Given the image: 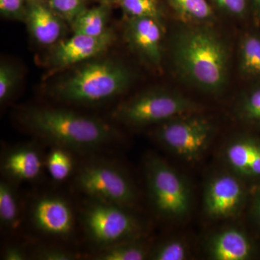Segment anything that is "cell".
<instances>
[{
    "label": "cell",
    "mask_w": 260,
    "mask_h": 260,
    "mask_svg": "<svg viewBox=\"0 0 260 260\" xmlns=\"http://www.w3.org/2000/svg\"><path fill=\"white\" fill-rule=\"evenodd\" d=\"M171 54L177 74L191 86L210 94L222 93L226 88L229 49L209 25L191 24L178 29Z\"/></svg>",
    "instance_id": "6da1fadb"
},
{
    "label": "cell",
    "mask_w": 260,
    "mask_h": 260,
    "mask_svg": "<svg viewBox=\"0 0 260 260\" xmlns=\"http://www.w3.org/2000/svg\"><path fill=\"white\" fill-rule=\"evenodd\" d=\"M215 134L212 121L194 113L155 125L151 135L168 151L186 161L194 162L206 153Z\"/></svg>",
    "instance_id": "ba28073f"
},
{
    "label": "cell",
    "mask_w": 260,
    "mask_h": 260,
    "mask_svg": "<svg viewBox=\"0 0 260 260\" xmlns=\"http://www.w3.org/2000/svg\"><path fill=\"white\" fill-rule=\"evenodd\" d=\"M73 152L60 147H53L45 160L48 172L56 181H62L71 175L75 162Z\"/></svg>",
    "instance_id": "603a6c76"
},
{
    "label": "cell",
    "mask_w": 260,
    "mask_h": 260,
    "mask_svg": "<svg viewBox=\"0 0 260 260\" xmlns=\"http://www.w3.org/2000/svg\"><path fill=\"white\" fill-rule=\"evenodd\" d=\"M125 37L130 48L142 60L153 68L161 65L164 37L161 19L127 18Z\"/></svg>",
    "instance_id": "8fae6325"
},
{
    "label": "cell",
    "mask_w": 260,
    "mask_h": 260,
    "mask_svg": "<svg viewBox=\"0 0 260 260\" xmlns=\"http://www.w3.org/2000/svg\"><path fill=\"white\" fill-rule=\"evenodd\" d=\"M47 4L58 16L70 25L87 10L85 0H49Z\"/></svg>",
    "instance_id": "484cf974"
},
{
    "label": "cell",
    "mask_w": 260,
    "mask_h": 260,
    "mask_svg": "<svg viewBox=\"0 0 260 260\" xmlns=\"http://www.w3.org/2000/svg\"><path fill=\"white\" fill-rule=\"evenodd\" d=\"M127 18H155L161 19L162 12L158 0H117Z\"/></svg>",
    "instance_id": "cb8c5ba5"
},
{
    "label": "cell",
    "mask_w": 260,
    "mask_h": 260,
    "mask_svg": "<svg viewBox=\"0 0 260 260\" xmlns=\"http://www.w3.org/2000/svg\"><path fill=\"white\" fill-rule=\"evenodd\" d=\"M20 77V71L14 64L3 62L0 65V102L2 104L13 96Z\"/></svg>",
    "instance_id": "4316f807"
},
{
    "label": "cell",
    "mask_w": 260,
    "mask_h": 260,
    "mask_svg": "<svg viewBox=\"0 0 260 260\" xmlns=\"http://www.w3.org/2000/svg\"><path fill=\"white\" fill-rule=\"evenodd\" d=\"M223 158L233 174L246 183L260 185V137L243 133L225 145Z\"/></svg>",
    "instance_id": "4fadbf2b"
},
{
    "label": "cell",
    "mask_w": 260,
    "mask_h": 260,
    "mask_svg": "<svg viewBox=\"0 0 260 260\" xmlns=\"http://www.w3.org/2000/svg\"><path fill=\"white\" fill-rule=\"evenodd\" d=\"M2 259L4 260H25L28 259L27 251L17 244H9L3 250Z\"/></svg>",
    "instance_id": "4dcf8cb0"
},
{
    "label": "cell",
    "mask_w": 260,
    "mask_h": 260,
    "mask_svg": "<svg viewBox=\"0 0 260 260\" xmlns=\"http://www.w3.org/2000/svg\"><path fill=\"white\" fill-rule=\"evenodd\" d=\"M237 114L246 125L260 129V84L243 93L237 103Z\"/></svg>",
    "instance_id": "7402d4cb"
},
{
    "label": "cell",
    "mask_w": 260,
    "mask_h": 260,
    "mask_svg": "<svg viewBox=\"0 0 260 260\" xmlns=\"http://www.w3.org/2000/svg\"><path fill=\"white\" fill-rule=\"evenodd\" d=\"M249 200L246 182L232 172L220 173L210 178L203 192V210L211 220L237 216Z\"/></svg>",
    "instance_id": "9c48e42d"
},
{
    "label": "cell",
    "mask_w": 260,
    "mask_h": 260,
    "mask_svg": "<svg viewBox=\"0 0 260 260\" xmlns=\"http://www.w3.org/2000/svg\"><path fill=\"white\" fill-rule=\"evenodd\" d=\"M20 120L37 138L72 152L94 151L119 138L117 130L107 121L68 109L30 108Z\"/></svg>",
    "instance_id": "7a4b0ae2"
},
{
    "label": "cell",
    "mask_w": 260,
    "mask_h": 260,
    "mask_svg": "<svg viewBox=\"0 0 260 260\" xmlns=\"http://www.w3.org/2000/svg\"><path fill=\"white\" fill-rule=\"evenodd\" d=\"M93 1L97 3L98 4H106L112 6V5L116 4L117 0H93Z\"/></svg>",
    "instance_id": "836d02e7"
},
{
    "label": "cell",
    "mask_w": 260,
    "mask_h": 260,
    "mask_svg": "<svg viewBox=\"0 0 260 260\" xmlns=\"http://www.w3.org/2000/svg\"><path fill=\"white\" fill-rule=\"evenodd\" d=\"M141 238L129 239L101 249L95 259L99 260H144L150 249Z\"/></svg>",
    "instance_id": "ffe728a7"
},
{
    "label": "cell",
    "mask_w": 260,
    "mask_h": 260,
    "mask_svg": "<svg viewBox=\"0 0 260 260\" xmlns=\"http://www.w3.org/2000/svg\"><path fill=\"white\" fill-rule=\"evenodd\" d=\"M176 14L186 23L209 25L215 21V15L208 0H168Z\"/></svg>",
    "instance_id": "d6986e66"
},
{
    "label": "cell",
    "mask_w": 260,
    "mask_h": 260,
    "mask_svg": "<svg viewBox=\"0 0 260 260\" xmlns=\"http://www.w3.org/2000/svg\"><path fill=\"white\" fill-rule=\"evenodd\" d=\"M196 102L179 92L164 88L142 91L112 111L111 118L133 127L158 125L160 123L199 110Z\"/></svg>",
    "instance_id": "5b68a950"
},
{
    "label": "cell",
    "mask_w": 260,
    "mask_h": 260,
    "mask_svg": "<svg viewBox=\"0 0 260 260\" xmlns=\"http://www.w3.org/2000/svg\"><path fill=\"white\" fill-rule=\"evenodd\" d=\"M30 217L35 229L49 237H68L74 230L73 208L61 197L47 195L39 198L32 205Z\"/></svg>",
    "instance_id": "7c38bea8"
},
{
    "label": "cell",
    "mask_w": 260,
    "mask_h": 260,
    "mask_svg": "<svg viewBox=\"0 0 260 260\" xmlns=\"http://www.w3.org/2000/svg\"><path fill=\"white\" fill-rule=\"evenodd\" d=\"M251 13L256 24H260V0H251Z\"/></svg>",
    "instance_id": "d6a6232c"
},
{
    "label": "cell",
    "mask_w": 260,
    "mask_h": 260,
    "mask_svg": "<svg viewBox=\"0 0 260 260\" xmlns=\"http://www.w3.org/2000/svg\"><path fill=\"white\" fill-rule=\"evenodd\" d=\"M143 171L149 201L159 218L182 220L192 208V192L186 178L164 158L147 155Z\"/></svg>",
    "instance_id": "277c9868"
},
{
    "label": "cell",
    "mask_w": 260,
    "mask_h": 260,
    "mask_svg": "<svg viewBox=\"0 0 260 260\" xmlns=\"http://www.w3.org/2000/svg\"><path fill=\"white\" fill-rule=\"evenodd\" d=\"M42 158L38 149L23 145L10 149L2 158L1 170L5 179L13 184L34 180L42 170Z\"/></svg>",
    "instance_id": "2e32d148"
},
{
    "label": "cell",
    "mask_w": 260,
    "mask_h": 260,
    "mask_svg": "<svg viewBox=\"0 0 260 260\" xmlns=\"http://www.w3.org/2000/svg\"><path fill=\"white\" fill-rule=\"evenodd\" d=\"M20 218V203L15 184L5 179L0 182V223L8 230H14Z\"/></svg>",
    "instance_id": "44dd1931"
},
{
    "label": "cell",
    "mask_w": 260,
    "mask_h": 260,
    "mask_svg": "<svg viewBox=\"0 0 260 260\" xmlns=\"http://www.w3.org/2000/svg\"><path fill=\"white\" fill-rule=\"evenodd\" d=\"M34 1L43 2V3H48L49 0H34Z\"/></svg>",
    "instance_id": "e575fe53"
},
{
    "label": "cell",
    "mask_w": 260,
    "mask_h": 260,
    "mask_svg": "<svg viewBox=\"0 0 260 260\" xmlns=\"http://www.w3.org/2000/svg\"><path fill=\"white\" fill-rule=\"evenodd\" d=\"M75 184L90 199L109 202L133 210L138 201L135 184L114 162L92 160L84 162L75 175Z\"/></svg>",
    "instance_id": "52a82bcc"
},
{
    "label": "cell",
    "mask_w": 260,
    "mask_h": 260,
    "mask_svg": "<svg viewBox=\"0 0 260 260\" xmlns=\"http://www.w3.org/2000/svg\"><path fill=\"white\" fill-rule=\"evenodd\" d=\"M249 213L251 221L260 234V185L251 198Z\"/></svg>",
    "instance_id": "1f68e13d"
},
{
    "label": "cell",
    "mask_w": 260,
    "mask_h": 260,
    "mask_svg": "<svg viewBox=\"0 0 260 260\" xmlns=\"http://www.w3.org/2000/svg\"><path fill=\"white\" fill-rule=\"evenodd\" d=\"M115 36L112 30L101 37L73 34L69 39L58 43L51 54L50 65L54 70H63L83 64L107 50Z\"/></svg>",
    "instance_id": "30bf717a"
},
{
    "label": "cell",
    "mask_w": 260,
    "mask_h": 260,
    "mask_svg": "<svg viewBox=\"0 0 260 260\" xmlns=\"http://www.w3.org/2000/svg\"><path fill=\"white\" fill-rule=\"evenodd\" d=\"M89 200L82 219L89 239L100 249L143 237L144 225L133 210L109 202Z\"/></svg>",
    "instance_id": "8992f818"
},
{
    "label": "cell",
    "mask_w": 260,
    "mask_h": 260,
    "mask_svg": "<svg viewBox=\"0 0 260 260\" xmlns=\"http://www.w3.org/2000/svg\"><path fill=\"white\" fill-rule=\"evenodd\" d=\"M189 253L185 242L179 239H171L150 249L149 258L153 260H185L189 257Z\"/></svg>",
    "instance_id": "d4e9b609"
},
{
    "label": "cell",
    "mask_w": 260,
    "mask_h": 260,
    "mask_svg": "<svg viewBox=\"0 0 260 260\" xmlns=\"http://www.w3.org/2000/svg\"><path fill=\"white\" fill-rule=\"evenodd\" d=\"M239 70L243 78L260 82V35L248 32L239 46Z\"/></svg>",
    "instance_id": "e0dca14e"
},
{
    "label": "cell",
    "mask_w": 260,
    "mask_h": 260,
    "mask_svg": "<svg viewBox=\"0 0 260 260\" xmlns=\"http://www.w3.org/2000/svg\"><path fill=\"white\" fill-rule=\"evenodd\" d=\"M223 13L238 18H245L251 11V0H210Z\"/></svg>",
    "instance_id": "83f0119b"
},
{
    "label": "cell",
    "mask_w": 260,
    "mask_h": 260,
    "mask_svg": "<svg viewBox=\"0 0 260 260\" xmlns=\"http://www.w3.org/2000/svg\"><path fill=\"white\" fill-rule=\"evenodd\" d=\"M34 257L39 260H74L77 256L74 253L58 246H45L34 252Z\"/></svg>",
    "instance_id": "f546056e"
},
{
    "label": "cell",
    "mask_w": 260,
    "mask_h": 260,
    "mask_svg": "<svg viewBox=\"0 0 260 260\" xmlns=\"http://www.w3.org/2000/svg\"><path fill=\"white\" fill-rule=\"evenodd\" d=\"M28 0H0V13L5 18L25 22Z\"/></svg>",
    "instance_id": "f1b7e54d"
},
{
    "label": "cell",
    "mask_w": 260,
    "mask_h": 260,
    "mask_svg": "<svg viewBox=\"0 0 260 260\" xmlns=\"http://www.w3.org/2000/svg\"><path fill=\"white\" fill-rule=\"evenodd\" d=\"M64 22L47 3L28 0L25 23L38 44L51 46L59 42L64 32Z\"/></svg>",
    "instance_id": "9a60e30c"
},
{
    "label": "cell",
    "mask_w": 260,
    "mask_h": 260,
    "mask_svg": "<svg viewBox=\"0 0 260 260\" xmlns=\"http://www.w3.org/2000/svg\"><path fill=\"white\" fill-rule=\"evenodd\" d=\"M133 78L131 70L120 61L92 59L59 80L51 94L68 104H100L122 95L129 89Z\"/></svg>",
    "instance_id": "3957f363"
},
{
    "label": "cell",
    "mask_w": 260,
    "mask_h": 260,
    "mask_svg": "<svg viewBox=\"0 0 260 260\" xmlns=\"http://www.w3.org/2000/svg\"><path fill=\"white\" fill-rule=\"evenodd\" d=\"M112 5L98 4L85 10L72 24L73 34L101 37L109 30L107 27Z\"/></svg>",
    "instance_id": "ac0fdd59"
},
{
    "label": "cell",
    "mask_w": 260,
    "mask_h": 260,
    "mask_svg": "<svg viewBox=\"0 0 260 260\" xmlns=\"http://www.w3.org/2000/svg\"><path fill=\"white\" fill-rule=\"evenodd\" d=\"M205 251L213 260H249L259 253L256 242L243 229L227 227L209 236Z\"/></svg>",
    "instance_id": "5bb4252c"
}]
</instances>
